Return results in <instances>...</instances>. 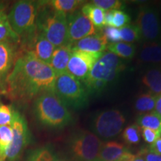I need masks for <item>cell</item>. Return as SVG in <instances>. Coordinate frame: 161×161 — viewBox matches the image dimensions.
I'll list each match as a JSON object with an SVG mask.
<instances>
[{
    "instance_id": "obj_23",
    "label": "cell",
    "mask_w": 161,
    "mask_h": 161,
    "mask_svg": "<svg viewBox=\"0 0 161 161\" xmlns=\"http://www.w3.org/2000/svg\"><path fill=\"white\" fill-rule=\"evenodd\" d=\"M13 140L11 125L0 126V161H6Z\"/></svg>"
},
{
    "instance_id": "obj_39",
    "label": "cell",
    "mask_w": 161,
    "mask_h": 161,
    "mask_svg": "<svg viewBox=\"0 0 161 161\" xmlns=\"http://www.w3.org/2000/svg\"><path fill=\"white\" fill-rule=\"evenodd\" d=\"M132 161H145L144 159L142 158L140 155H139V154H137L136 155H135V157H134V160H133Z\"/></svg>"
},
{
    "instance_id": "obj_8",
    "label": "cell",
    "mask_w": 161,
    "mask_h": 161,
    "mask_svg": "<svg viewBox=\"0 0 161 161\" xmlns=\"http://www.w3.org/2000/svg\"><path fill=\"white\" fill-rule=\"evenodd\" d=\"M125 118L119 110H104L97 114L92 122V130L98 137L110 139L122 131Z\"/></svg>"
},
{
    "instance_id": "obj_17",
    "label": "cell",
    "mask_w": 161,
    "mask_h": 161,
    "mask_svg": "<svg viewBox=\"0 0 161 161\" xmlns=\"http://www.w3.org/2000/svg\"><path fill=\"white\" fill-rule=\"evenodd\" d=\"M72 54V45L59 46L55 48L49 65L55 71L56 75L66 72L68 63Z\"/></svg>"
},
{
    "instance_id": "obj_20",
    "label": "cell",
    "mask_w": 161,
    "mask_h": 161,
    "mask_svg": "<svg viewBox=\"0 0 161 161\" xmlns=\"http://www.w3.org/2000/svg\"><path fill=\"white\" fill-rule=\"evenodd\" d=\"M81 13L93 24L96 29L102 30L104 27V11L96 7L91 3H84L81 8Z\"/></svg>"
},
{
    "instance_id": "obj_15",
    "label": "cell",
    "mask_w": 161,
    "mask_h": 161,
    "mask_svg": "<svg viewBox=\"0 0 161 161\" xmlns=\"http://www.w3.org/2000/svg\"><path fill=\"white\" fill-rule=\"evenodd\" d=\"M14 42H0V79L6 75L14 64L16 46Z\"/></svg>"
},
{
    "instance_id": "obj_7",
    "label": "cell",
    "mask_w": 161,
    "mask_h": 161,
    "mask_svg": "<svg viewBox=\"0 0 161 161\" xmlns=\"http://www.w3.org/2000/svg\"><path fill=\"white\" fill-rule=\"evenodd\" d=\"M103 142L94 133L79 130L71 136L68 143L72 161H98Z\"/></svg>"
},
{
    "instance_id": "obj_24",
    "label": "cell",
    "mask_w": 161,
    "mask_h": 161,
    "mask_svg": "<svg viewBox=\"0 0 161 161\" xmlns=\"http://www.w3.org/2000/svg\"><path fill=\"white\" fill-rule=\"evenodd\" d=\"M3 41L18 43L19 41V37L13 31L9 24L8 15L0 6V42Z\"/></svg>"
},
{
    "instance_id": "obj_27",
    "label": "cell",
    "mask_w": 161,
    "mask_h": 161,
    "mask_svg": "<svg viewBox=\"0 0 161 161\" xmlns=\"http://www.w3.org/2000/svg\"><path fill=\"white\" fill-rule=\"evenodd\" d=\"M57 156L51 147L45 146L32 151L26 161H51Z\"/></svg>"
},
{
    "instance_id": "obj_13",
    "label": "cell",
    "mask_w": 161,
    "mask_h": 161,
    "mask_svg": "<svg viewBox=\"0 0 161 161\" xmlns=\"http://www.w3.org/2000/svg\"><path fill=\"white\" fill-rule=\"evenodd\" d=\"M68 36L72 44L84 37L96 35V29L90 20L80 11L67 15Z\"/></svg>"
},
{
    "instance_id": "obj_19",
    "label": "cell",
    "mask_w": 161,
    "mask_h": 161,
    "mask_svg": "<svg viewBox=\"0 0 161 161\" xmlns=\"http://www.w3.org/2000/svg\"><path fill=\"white\" fill-rule=\"evenodd\" d=\"M142 81L149 90L150 93L158 96L161 93V69L158 67L147 70L142 78Z\"/></svg>"
},
{
    "instance_id": "obj_32",
    "label": "cell",
    "mask_w": 161,
    "mask_h": 161,
    "mask_svg": "<svg viewBox=\"0 0 161 161\" xmlns=\"http://www.w3.org/2000/svg\"><path fill=\"white\" fill-rule=\"evenodd\" d=\"M13 120V109L11 106L0 104V126L11 125Z\"/></svg>"
},
{
    "instance_id": "obj_31",
    "label": "cell",
    "mask_w": 161,
    "mask_h": 161,
    "mask_svg": "<svg viewBox=\"0 0 161 161\" xmlns=\"http://www.w3.org/2000/svg\"><path fill=\"white\" fill-rule=\"evenodd\" d=\"M91 3L104 11L120 10L123 6L122 2L119 0H94Z\"/></svg>"
},
{
    "instance_id": "obj_9",
    "label": "cell",
    "mask_w": 161,
    "mask_h": 161,
    "mask_svg": "<svg viewBox=\"0 0 161 161\" xmlns=\"http://www.w3.org/2000/svg\"><path fill=\"white\" fill-rule=\"evenodd\" d=\"M13 140L6 161H18L30 140V133L24 116L17 110H13Z\"/></svg>"
},
{
    "instance_id": "obj_12",
    "label": "cell",
    "mask_w": 161,
    "mask_h": 161,
    "mask_svg": "<svg viewBox=\"0 0 161 161\" xmlns=\"http://www.w3.org/2000/svg\"><path fill=\"white\" fill-rule=\"evenodd\" d=\"M27 37V43L24 52L31 54L38 60L50 64L55 46L52 45L37 28Z\"/></svg>"
},
{
    "instance_id": "obj_30",
    "label": "cell",
    "mask_w": 161,
    "mask_h": 161,
    "mask_svg": "<svg viewBox=\"0 0 161 161\" xmlns=\"http://www.w3.org/2000/svg\"><path fill=\"white\" fill-rule=\"evenodd\" d=\"M130 23V16L122 10H113L112 27L121 29Z\"/></svg>"
},
{
    "instance_id": "obj_26",
    "label": "cell",
    "mask_w": 161,
    "mask_h": 161,
    "mask_svg": "<svg viewBox=\"0 0 161 161\" xmlns=\"http://www.w3.org/2000/svg\"><path fill=\"white\" fill-rule=\"evenodd\" d=\"M157 97L152 93L141 94L135 101L134 108L140 113L152 112L155 108Z\"/></svg>"
},
{
    "instance_id": "obj_1",
    "label": "cell",
    "mask_w": 161,
    "mask_h": 161,
    "mask_svg": "<svg viewBox=\"0 0 161 161\" xmlns=\"http://www.w3.org/2000/svg\"><path fill=\"white\" fill-rule=\"evenodd\" d=\"M55 78L49 64L24 52L16 59L6 78L8 93L15 99L30 100L44 92L53 91Z\"/></svg>"
},
{
    "instance_id": "obj_21",
    "label": "cell",
    "mask_w": 161,
    "mask_h": 161,
    "mask_svg": "<svg viewBox=\"0 0 161 161\" xmlns=\"http://www.w3.org/2000/svg\"><path fill=\"white\" fill-rule=\"evenodd\" d=\"M107 49L118 58L125 59H131L136 53L135 45L122 41L117 43H109L107 46Z\"/></svg>"
},
{
    "instance_id": "obj_38",
    "label": "cell",
    "mask_w": 161,
    "mask_h": 161,
    "mask_svg": "<svg viewBox=\"0 0 161 161\" xmlns=\"http://www.w3.org/2000/svg\"><path fill=\"white\" fill-rule=\"evenodd\" d=\"M51 161H70L69 160L66 158H60V157L57 156L56 158H55L53 160H52Z\"/></svg>"
},
{
    "instance_id": "obj_33",
    "label": "cell",
    "mask_w": 161,
    "mask_h": 161,
    "mask_svg": "<svg viewBox=\"0 0 161 161\" xmlns=\"http://www.w3.org/2000/svg\"><path fill=\"white\" fill-rule=\"evenodd\" d=\"M102 31L107 40H109L110 43H117L122 41L119 29L114 27H104Z\"/></svg>"
},
{
    "instance_id": "obj_16",
    "label": "cell",
    "mask_w": 161,
    "mask_h": 161,
    "mask_svg": "<svg viewBox=\"0 0 161 161\" xmlns=\"http://www.w3.org/2000/svg\"><path fill=\"white\" fill-rule=\"evenodd\" d=\"M129 152L124 144L116 141L103 142L98 154L99 161H119L125 153Z\"/></svg>"
},
{
    "instance_id": "obj_10",
    "label": "cell",
    "mask_w": 161,
    "mask_h": 161,
    "mask_svg": "<svg viewBox=\"0 0 161 161\" xmlns=\"http://www.w3.org/2000/svg\"><path fill=\"white\" fill-rule=\"evenodd\" d=\"M136 26L140 34L141 39L152 43L156 42L161 35V23L158 11L148 6L140 8Z\"/></svg>"
},
{
    "instance_id": "obj_5",
    "label": "cell",
    "mask_w": 161,
    "mask_h": 161,
    "mask_svg": "<svg viewBox=\"0 0 161 161\" xmlns=\"http://www.w3.org/2000/svg\"><path fill=\"white\" fill-rule=\"evenodd\" d=\"M39 7V3L29 0L16 2L12 6L8 19L13 31L19 38L27 37L36 30Z\"/></svg>"
},
{
    "instance_id": "obj_14",
    "label": "cell",
    "mask_w": 161,
    "mask_h": 161,
    "mask_svg": "<svg viewBox=\"0 0 161 161\" xmlns=\"http://www.w3.org/2000/svg\"><path fill=\"white\" fill-rule=\"evenodd\" d=\"M108 42L103 34L96 35L84 37L72 44V50L86 52H104L107 49Z\"/></svg>"
},
{
    "instance_id": "obj_3",
    "label": "cell",
    "mask_w": 161,
    "mask_h": 161,
    "mask_svg": "<svg viewBox=\"0 0 161 161\" xmlns=\"http://www.w3.org/2000/svg\"><path fill=\"white\" fill-rule=\"evenodd\" d=\"M47 3V2H46ZM39 7L36 27L55 47L72 45L68 36L67 15L54 11L50 6Z\"/></svg>"
},
{
    "instance_id": "obj_25",
    "label": "cell",
    "mask_w": 161,
    "mask_h": 161,
    "mask_svg": "<svg viewBox=\"0 0 161 161\" xmlns=\"http://www.w3.org/2000/svg\"><path fill=\"white\" fill-rule=\"evenodd\" d=\"M136 124L140 128H150L161 131V115L154 111L141 114L136 119Z\"/></svg>"
},
{
    "instance_id": "obj_29",
    "label": "cell",
    "mask_w": 161,
    "mask_h": 161,
    "mask_svg": "<svg viewBox=\"0 0 161 161\" xmlns=\"http://www.w3.org/2000/svg\"><path fill=\"white\" fill-rule=\"evenodd\" d=\"M122 138L129 145L138 144L140 141V127L136 124L126 127L122 133Z\"/></svg>"
},
{
    "instance_id": "obj_35",
    "label": "cell",
    "mask_w": 161,
    "mask_h": 161,
    "mask_svg": "<svg viewBox=\"0 0 161 161\" xmlns=\"http://www.w3.org/2000/svg\"><path fill=\"white\" fill-rule=\"evenodd\" d=\"M138 154L142 157L145 161H161V154L151 152L148 148H142L138 152Z\"/></svg>"
},
{
    "instance_id": "obj_4",
    "label": "cell",
    "mask_w": 161,
    "mask_h": 161,
    "mask_svg": "<svg viewBox=\"0 0 161 161\" xmlns=\"http://www.w3.org/2000/svg\"><path fill=\"white\" fill-rule=\"evenodd\" d=\"M124 68L119 58L111 52H104L82 82L88 92H100L108 84L114 81Z\"/></svg>"
},
{
    "instance_id": "obj_22",
    "label": "cell",
    "mask_w": 161,
    "mask_h": 161,
    "mask_svg": "<svg viewBox=\"0 0 161 161\" xmlns=\"http://www.w3.org/2000/svg\"><path fill=\"white\" fill-rule=\"evenodd\" d=\"M47 3L54 11L69 15L77 11L85 2L81 0H52Z\"/></svg>"
},
{
    "instance_id": "obj_28",
    "label": "cell",
    "mask_w": 161,
    "mask_h": 161,
    "mask_svg": "<svg viewBox=\"0 0 161 161\" xmlns=\"http://www.w3.org/2000/svg\"><path fill=\"white\" fill-rule=\"evenodd\" d=\"M121 38L125 43H132L141 39L140 34L136 24H128L119 29Z\"/></svg>"
},
{
    "instance_id": "obj_11",
    "label": "cell",
    "mask_w": 161,
    "mask_h": 161,
    "mask_svg": "<svg viewBox=\"0 0 161 161\" xmlns=\"http://www.w3.org/2000/svg\"><path fill=\"white\" fill-rule=\"evenodd\" d=\"M104 52H86L72 50V54L67 65L66 72L81 81L85 79L96 62Z\"/></svg>"
},
{
    "instance_id": "obj_36",
    "label": "cell",
    "mask_w": 161,
    "mask_h": 161,
    "mask_svg": "<svg viewBox=\"0 0 161 161\" xmlns=\"http://www.w3.org/2000/svg\"><path fill=\"white\" fill-rule=\"evenodd\" d=\"M148 149L155 154H161V137L158 138L153 143L151 144L148 147Z\"/></svg>"
},
{
    "instance_id": "obj_34",
    "label": "cell",
    "mask_w": 161,
    "mask_h": 161,
    "mask_svg": "<svg viewBox=\"0 0 161 161\" xmlns=\"http://www.w3.org/2000/svg\"><path fill=\"white\" fill-rule=\"evenodd\" d=\"M142 136L147 143L151 145L158 138L161 137V131L143 128H142Z\"/></svg>"
},
{
    "instance_id": "obj_40",
    "label": "cell",
    "mask_w": 161,
    "mask_h": 161,
    "mask_svg": "<svg viewBox=\"0 0 161 161\" xmlns=\"http://www.w3.org/2000/svg\"><path fill=\"white\" fill-rule=\"evenodd\" d=\"M98 161H99V160H98Z\"/></svg>"
},
{
    "instance_id": "obj_18",
    "label": "cell",
    "mask_w": 161,
    "mask_h": 161,
    "mask_svg": "<svg viewBox=\"0 0 161 161\" xmlns=\"http://www.w3.org/2000/svg\"><path fill=\"white\" fill-rule=\"evenodd\" d=\"M139 59L142 63H161V43L152 42L145 44L140 49Z\"/></svg>"
},
{
    "instance_id": "obj_6",
    "label": "cell",
    "mask_w": 161,
    "mask_h": 161,
    "mask_svg": "<svg viewBox=\"0 0 161 161\" xmlns=\"http://www.w3.org/2000/svg\"><path fill=\"white\" fill-rule=\"evenodd\" d=\"M53 92L65 104L75 108L85 106L88 92L82 82L65 72L56 75Z\"/></svg>"
},
{
    "instance_id": "obj_2",
    "label": "cell",
    "mask_w": 161,
    "mask_h": 161,
    "mask_svg": "<svg viewBox=\"0 0 161 161\" xmlns=\"http://www.w3.org/2000/svg\"><path fill=\"white\" fill-rule=\"evenodd\" d=\"M34 110L40 123L50 128H62L72 120L66 104L53 91L40 94L35 100Z\"/></svg>"
},
{
    "instance_id": "obj_37",
    "label": "cell",
    "mask_w": 161,
    "mask_h": 161,
    "mask_svg": "<svg viewBox=\"0 0 161 161\" xmlns=\"http://www.w3.org/2000/svg\"><path fill=\"white\" fill-rule=\"evenodd\" d=\"M154 112L157 114L161 115V93L157 97L156 103H155V108H154Z\"/></svg>"
}]
</instances>
